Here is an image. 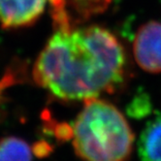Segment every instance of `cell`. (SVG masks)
<instances>
[{"instance_id":"cell-1","label":"cell","mask_w":161,"mask_h":161,"mask_svg":"<svg viewBox=\"0 0 161 161\" xmlns=\"http://www.w3.org/2000/svg\"><path fill=\"white\" fill-rule=\"evenodd\" d=\"M126 53L108 29L98 25L55 29L33 66L39 86L62 100H88L113 92L124 80Z\"/></svg>"},{"instance_id":"cell-2","label":"cell","mask_w":161,"mask_h":161,"mask_svg":"<svg viewBox=\"0 0 161 161\" xmlns=\"http://www.w3.org/2000/svg\"><path fill=\"white\" fill-rule=\"evenodd\" d=\"M71 139L77 155L85 161H126L134 135L121 112L97 97L85 101L73 123Z\"/></svg>"},{"instance_id":"cell-3","label":"cell","mask_w":161,"mask_h":161,"mask_svg":"<svg viewBox=\"0 0 161 161\" xmlns=\"http://www.w3.org/2000/svg\"><path fill=\"white\" fill-rule=\"evenodd\" d=\"M112 0H50L55 29H70L108 9Z\"/></svg>"},{"instance_id":"cell-4","label":"cell","mask_w":161,"mask_h":161,"mask_svg":"<svg viewBox=\"0 0 161 161\" xmlns=\"http://www.w3.org/2000/svg\"><path fill=\"white\" fill-rule=\"evenodd\" d=\"M133 53L144 71L161 73V22L153 20L139 27L133 42Z\"/></svg>"},{"instance_id":"cell-5","label":"cell","mask_w":161,"mask_h":161,"mask_svg":"<svg viewBox=\"0 0 161 161\" xmlns=\"http://www.w3.org/2000/svg\"><path fill=\"white\" fill-rule=\"evenodd\" d=\"M50 0H0V25L6 29L33 25Z\"/></svg>"},{"instance_id":"cell-6","label":"cell","mask_w":161,"mask_h":161,"mask_svg":"<svg viewBox=\"0 0 161 161\" xmlns=\"http://www.w3.org/2000/svg\"><path fill=\"white\" fill-rule=\"evenodd\" d=\"M138 152L141 161H161V116L152 119L144 128Z\"/></svg>"},{"instance_id":"cell-7","label":"cell","mask_w":161,"mask_h":161,"mask_svg":"<svg viewBox=\"0 0 161 161\" xmlns=\"http://www.w3.org/2000/svg\"><path fill=\"white\" fill-rule=\"evenodd\" d=\"M33 149L18 137H6L0 140V161H32Z\"/></svg>"},{"instance_id":"cell-8","label":"cell","mask_w":161,"mask_h":161,"mask_svg":"<svg viewBox=\"0 0 161 161\" xmlns=\"http://www.w3.org/2000/svg\"><path fill=\"white\" fill-rule=\"evenodd\" d=\"M149 106L147 103V99L143 100L142 98L135 99L132 104L128 108V113L130 116L134 118H142L148 113Z\"/></svg>"},{"instance_id":"cell-9","label":"cell","mask_w":161,"mask_h":161,"mask_svg":"<svg viewBox=\"0 0 161 161\" xmlns=\"http://www.w3.org/2000/svg\"><path fill=\"white\" fill-rule=\"evenodd\" d=\"M14 80H15V77L12 74H7L3 78V80H1V82H0V93H1V91H2L3 88L12 85L13 82H14Z\"/></svg>"}]
</instances>
